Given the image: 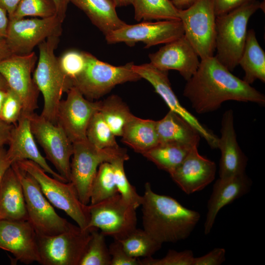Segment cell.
I'll list each match as a JSON object with an SVG mask.
<instances>
[{
    "label": "cell",
    "mask_w": 265,
    "mask_h": 265,
    "mask_svg": "<svg viewBox=\"0 0 265 265\" xmlns=\"http://www.w3.org/2000/svg\"><path fill=\"white\" fill-rule=\"evenodd\" d=\"M179 15L184 35L200 59L213 56L216 16L212 0H196L188 8L179 10Z\"/></svg>",
    "instance_id": "obj_9"
},
{
    "label": "cell",
    "mask_w": 265,
    "mask_h": 265,
    "mask_svg": "<svg viewBox=\"0 0 265 265\" xmlns=\"http://www.w3.org/2000/svg\"><path fill=\"white\" fill-rule=\"evenodd\" d=\"M28 116L32 132L43 148L46 158L54 165L57 173L70 182L73 143L58 124L35 112Z\"/></svg>",
    "instance_id": "obj_12"
},
{
    "label": "cell",
    "mask_w": 265,
    "mask_h": 265,
    "mask_svg": "<svg viewBox=\"0 0 265 265\" xmlns=\"http://www.w3.org/2000/svg\"><path fill=\"white\" fill-rule=\"evenodd\" d=\"M151 63L157 68L178 71L188 80L197 71L200 61L196 51L185 35L165 44L155 53L149 54Z\"/></svg>",
    "instance_id": "obj_19"
},
{
    "label": "cell",
    "mask_w": 265,
    "mask_h": 265,
    "mask_svg": "<svg viewBox=\"0 0 265 265\" xmlns=\"http://www.w3.org/2000/svg\"><path fill=\"white\" fill-rule=\"evenodd\" d=\"M12 163L6 155V150L3 147L0 148V186L3 175Z\"/></svg>",
    "instance_id": "obj_46"
},
{
    "label": "cell",
    "mask_w": 265,
    "mask_h": 265,
    "mask_svg": "<svg viewBox=\"0 0 265 265\" xmlns=\"http://www.w3.org/2000/svg\"><path fill=\"white\" fill-rule=\"evenodd\" d=\"M11 166L22 185L27 213V220L37 236H54L76 225L61 217L42 192L36 180L16 163Z\"/></svg>",
    "instance_id": "obj_8"
},
{
    "label": "cell",
    "mask_w": 265,
    "mask_h": 265,
    "mask_svg": "<svg viewBox=\"0 0 265 265\" xmlns=\"http://www.w3.org/2000/svg\"><path fill=\"white\" fill-rule=\"evenodd\" d=\"M184 35L180 20H161L147 22L134 25L126 24L121 28L105 36L109 44L124 43L129 46L142 42L145 48L166 44Z\"/></svg>",
    "instance_id": "obj_15"
},
{
    "label": "cell",
    "mask_w": 265,
    "mask_h": 265,
    "mask_svg": "<svg viewBox=\"0 0 265 265\" xmlns=\"http://www.w3.org/2000/svg\"><path fill=\"white\" fill-rule=\"evenodd\" d=\"M90 228L78 226L54 236H37L39 255L42 265H79L91 237Z\"/></svg>",
    "instance_id": "obj_11"
},
{
    "label": "cell",
    "mask_w": 265,
    "mask_h": 265,
    "mask_svg": "<svg viewBox=\"0 0 265 265\" xmlns=\"http://www.w3.org/2000/svg\"><path fill=\"white\" fill-rule=\"evenodd\" d=\"M0 249L26 265L39 261L37 236L28 220H0Z\"/></svg>",
    "instance_id": "obj_18"
},
{
    "label": "cell",
    "mask_w": 265,
    "mask_h": 265,
    "mask_svg": "<svg viewBox=\"0 0 265 265\" xmlns=\"http://www.w3.org/2000/svg\"><path fill=\"white\" fill-rule=\"evenodd\" d=\"M99 111L116 136H122L125 126L133 116L129 106L116 95L101 101Z\"/></svg>",
    "instance_id": "obj_31"
},
{
    "label": "cell",
    "mask_w": 265,
    "mask_h": 265,
    "mask_svg": "<svg viewBox=\"0 0 265 265\" xmlns=\"http://www.w3.org/2000/svg\"><path fill=\"white\" fill-rule=\"evenodd\" d=\"M110 265H141L140 260L129 255L119 240L114 239L109 247Z\"/></svg>",
    "instance_id": "obj_41"
},
{
    "label": "cell",
    "mask_w": 265,
    "mask_h": 265,
    "mask_svg": "<svg viewBox=\"0 0 265 265\" xmlns=\"http://www.w3.org/2000/svg\"><path fill=\"white\" fill-rule=\"evenodd\" d=\"M29 114L22 113L16 126H13L6 150L7 156L12 163L28 159L38 164L46 173L60 181L68 182L48 164L41 154L32 132Z\"/></svg>",
    "instance_id": "obj_21"
},
{
    "label": "cell",
    "mask_w": 265,
    "mask_h": 265,
    "mask_svg": "<svg viewBox=\"0 0 265 265\" xmlns=\"http://www.w3.org/2000/svg\"><path fill=\"white\" fill-rule=\"evenodd\" d=\"M86 139L95 147L104 149L118 147L115 135L104 120L99 111L96 112L88 124Z\"/></svg>",
    "instance_id": "obj_34"
},
{
    "label": "cell",
    "mask_w": 265,
    "mask_h": 265,
    "mask_svg": "<svg viewBox=\"0 0 265 265\" xmlns=\"http://www.w3.org/2000/svg\"><path fill=\"white\" fill-rule=\"evenodd\" d=\"M116 7L126 6L132 4L133 0H112Z\"/></svg>",
    "instance_id": "obj_51"
},
{
    "label": "cell",
    "mask_w": 265,
    "mask_h": 265,
    "mask_svg": "<svg viewBox=\"0 0 265 265\" xmlns=\"http://www.w3.org/2000/svg\"><path fill=\"white\" fill-rule=\"evenodd\" d=\"M251 186L252 181L245 173L228 178H219L216 181L207 204L204 223L205 235L211 231L220 210L247 193Z\"/></svg>",
    "instance_id": "obj_23"
},
{
    "label": "cell",
    "mask_w": 265,
    "mask_h": 265,
    "mask_svg": "<svg viewBox=\"0 0 265 265\" xmlns=\"http://www.w3.org/2000/svg\"><path fill=\"white\" fill-rule=\"evenodd\" d=\"M82 10L106 36L127 24L121 20L116 11L112 0H70Z\"/></svg>",
    "instance_id": "obj_26"
},
{
    "label": "cell",
    "mask_w": 265,
    "mask_h": 265,
    "mask_svg": "<svg viewBox=\"0 0 265 265\" xmlns=\"http://www.w3.org/2000/svg\"><path fill=\"white\" fill-rule=\"evenodd\" d=\"M220 132L221 136L218 138L217 143V148L221 152L219 178H228L245 173L248 159L237 141L232 109L224 113Z\"/></svg>",
    "instance_id": "obj_22"
},
{
    "label": "cell",
    "mask_w": 265,
    "mask_h": 265,
    "mask_svg": "<svg viewBox=\"0 0 265 265\" xmlns=\"http://www.w3.org/2000/svg\"><path fill=\"white\" fill-rule=\"evenodd\" d=\"M13 127L12 124L7 123L0 119V148L8 143Z\"/></svg>",
    "instance_id": "obj_44"
},
{
    "label": "cell",
    "mask_w": 265,
    "mask_h": 265,
    "mask_svg": "<svg viewBox=\"0 0 265 265\" xmlns=\"http://www.w3.org/2000/svg\"><path fill=\"white\" fill-rule=\"evenodd\" d=\"M54 4L56 16L61 22H63L66 14V11L70 0H50Z\"/></svg>",
    "instance_id": "obj_45"
},
{
    "label": "cell",
    "mask_w": 265,
    "mask_h": 265,
    "mask_svg": "<svg viewBox=\"0 0 265 265\" xmlns=\"http://www.w3.org/2000/svg\"><path fill=\"white\" fill-rule=\"evenodd\" d=\"M12 54L5 39L0 38V60L6 58Z\"/></svg>",
    "instance_id": "obj_49"
},
{
    "label": "cell",
    "mask_w": 265,
    "mask_h": 265,
    "mask_svg": "<svg viewBox=\"0 0 265 265\" xmlns=\"http://www.w3.org/2000/svg\"><path fill=\"white\" fill-rule=\"evenodd\" d=\"M58 59L61 70L71 81L83 70L86 64L85 52L69 50Z\"/></svg>",
    "instance_id": "obj_38"
},
{
    "label": "cell",
    "mask_w": 265,
    "mask_h": 265,
    "mask_svg": "<svg viewBox=\"0 0 265 265\" xmlns=\"http://www.w3.org/2000/svg\"><path fill=\"white\" fill-rule=\"evenodd\" d=\"M192 147L175 143H159L142 155L170 175L181 164Z\"/></svg>",
    "instance_id": "obj_29"
},
{
    "label": "cell",
    "mask_w": 265,
    "mask_h": 265,
    "mask_svg": "<svg viewBox=\"0 0 265 265\" xmlns=\"http://www.w3.org/2000/svg\"><path fill=\"white\" fill-rule=\"evenodd\" d=\"M179 10L185 9L191 5L196 0H170Z\"/></svg>",
    "instance_id": "obj_50"
},
{
    "label": "cell",
    "mask_w": 265,
    "mask_h": 265,
    "mask_svg": "<svg viewBox=\"0 0 265 265\" xmlns=\"http://www.w3.org/2000/svg\"><path fill=\"white\" fill-rule=\"evenodd\" d=\"M193 147L181 164L170 174L173 181L187 194L200 191L214 179L216 166Z\"/></svg>",
    "instance_id": "obj_20"
},
{
    "label": "cell",
    "mask_w": 265,
    "mask_h": 265,
    "mask_svg": "<svg viewBox=\"0 0 265 265\" xmlns=\"http://www.w3.org/2000/svg\"><path fill=\"white\" fill-rule=\"evenodd\" d=\"M136 21L180 20L178 9L170 0H133Z\"/></svg>",
    "instance_id": "obj_30"
},
{
    "label": "cell",
    "mask_w": 265,
    "mask_h": 265,
    "mask_svg": "<svg viewBox=\"0 0 265 265\" xmlns=\"http://www.w3.org/2000/svg\"><path fill=\"white\" fill-rule=\"evenodd\" d=\"M38 57L35 52L24 55L12 54L0 60V73L9 88L20 97L22 113L30 114L38 108L39 91L35 84L32 73Z\"/></svg>",
    "instance_id": "obj_14"
},
{
    "label": "cell",
    "mask_w": 265,
    "mask_h": 265,
    "mask_svg": "<svg viewBox=\"0 0 265 265\" xmlns=\"http://www.w3.org/2000/svg\"><path fill=\"white\" fill-rule=\"evenodd\" d=\"M156 121L133 116L125 126L122 141L142 155L159 144Z\"/></svg>",
    "instance_id": "obj_27"
},
{
    "label": "cell",
    "mask_w": 265,
    "mask_h": 265,
    "mask_svg": "<svg viewBox=\"0 0 265 265\" xmlns=\"http://www.w3.org/2000/svg\"><path fill=\"white\" fill-rule=\"evenodd\" d=\"M238 65L245 73L243 80L248 84L251 85L257 80L265 82V53L260 46L253 29L247 31Z\"/></svg>",
    "instance_id": "obj_28"
},
{
    "label": "cell",
    "mask_w": 265,
    "mask_h": 265,
    "mask_svg": "<svg viewBox=\"0 0 265 265\" xmlns=\"http://www.w3.org/2000/svg\"><path fill=\"white\" fill-rule=\"evenodd\" d=\"M7 90L0 89V116Z\"/></svg>",
    "instance_id": "obj_53"
},
{
    "label": "cell",
    "mask_w": 265,
    "mask_h": 265,
    "mask_svg": "<svg viewBox=\"0 0 265 265\" xmlns=\"http://www.w3.org/2000/svg\"><path fill=\"white\" fill-rule=\"evenodd\" d=\"M141 206L143 230L161 244L186 238L201 216L175 199L156 193L149 182L145 184Z\"/></svg>",
    "instance_id": "obj_2"
},
{
    "label": "cell",
    "mask_w": 265,
    "mask_h": 265,
    "mask_svg": "<svg viewBox=\"0 0 265 265\" xmlns=\"http://www.w3.org/2000/svg\"><path fill=\"white\" fill-rule=\"evenodd\" d=\"M105 236L97 228H92L91 237L79 265H110L111 256Z\"/></svg>",
    "instance_id": "obj_35"
},
{
    "label": "cell",
    "mask_w": 265,
    "mask_h": 265,
    "mask_svg": "<svg viewBox=\"0 0 265 265\" xmlns=\"http://www.w3.org/2000/svg\"><path fill=\"white\" fill-rule=\"evenodd\" d=\"M27 219L23 186L11 165L5 172L0 186V220Z\"/></svg>",
    "instance_id": "obj_24"
},
{
    "label": "cell",
    "mask_w": 265,
    "mask_h": 265,
    "mask_svg": "<svg viewBox=\"0 0 265 265\" xmlns=\"http://www.w3.org/2000/svg\"><path fill=\"white\" fill-rule=\"evenodd\" d=\"M118 193L114 173L111 163L109 162L102 163L98 168L91 185L90 204L99 203Z\"/></svg>",
    "instance_id": "obj_32"
},
{
    "label": "cell",
    "mask_w": 265,
    "mask_h": 265,
    "mask_svg": "<svg viewBox=\"0 0 265 265\" xmlns=\"http://www.w3.org/2000/svg\"><path fill=\"white\" fill-rule=\"evenodd\" d=\"M66 93V99L61 100L58 106L56 124L73 143L86 140L88 124L93 114L99 111L101 101L88 100L74 87Z\"/></svg>",
    "instance_id": "obj_16"
},
{
    "label": "cell",
    "mask_w": 265,
    "mask_h": 265,
    "mask_svg": "<svg viewBox=\"0 0 265 265\" xmlns=\"http://www.w3.org/2000/svg\"><path fill=\"white\" fill-rule=\"evenodd\" d=\"M194 259L190 250L182 251L169 250L166 255L161 259L151 257L140 260L141 265H193Z\"/></svg>",
    "instance_id": "obj_39"
},
{
    "label": "cell",
    "mask_w": 265,
    "mask_h": 265,
    "mask_svg": "<svg viewBox=\"0 0 265 265\" xmlns=\"http://www.w3.org/2000/svg\"><path fill=\"white\" fill-rule=\"evenodd\" d=\"M9 22L7 11L0 6V38H5Z\"/></svg>",
    "instance_id": "obj_47"
},
{
    "label": "cell",
    "mask_w": 265,
    "mask_h": 265,
    "mask_svg": "<svg viewBox=\"0 0 265 265\" xmlns=\"http://www.w3.org/2000/svg\"><path fill=\"white\" fill-rule=\"evenodd\" d=\"M226 250L223 248H215L202 256L194 257L193 265H220L225 261Z\"/></svg>",
    "instance_id": "obj_42"
},
{
    "label": "cell",
    "mask_w": 265,
    "mask_h": 265,
    "mask_svg": "<svg viewBox=\"0 0 265 265\" xmlns=\"http://www.w3.org/2000/svg\"><path fill=\"white\" fill-rule=\"evenodd\" d=\"M70 163V182L75 186L80 201L89 205L91 187L99 165L104 162L129 156L127 150L119 146L104 149L98 148L87 139L75 142Z\"/></svg>",
    "instance_id": "obj_6"
},
{
    "label": "cell",
    "mask_w": 265,
    "mask_h": 265,
    "mask_svg": "<svg viewBox=\"0 0 265 265\" xmlns=\"http://www.w3.org/2000/svg\"><path fill=\"white\" fill-rule=\"evenodd\" d=\"M21 0H0V6L7 12L9 18L14 12Z\"/></svg>",
    "instance_id": "obj_48"
},
{
    "label": "cell",
    "mask_w": 265,
    "mask_h": 265,
    "mask_svg": "<svg viewBox=\"0 0 265 265\" xmlns=\"http://www.w3.org/2000/svg\"><path fill=\"white\" fill-rule=\"evenodd\" d=\"M85 66L71 82L72 87L88 100L99 99L117 85L141 79L132 70V62L116 66L99 60L89 53L85 52Z\"/></svg>",
    "instance_id": "obj_5"
},
{
    "label": "cell",
    "mask_w": 265,
    "mask_h": 265,
    "mask_svg": "<svg viewBox=\"0 0 265 265\" xmlns=\"http://www.w3.org/2000/svg\"><path fill=\"white\" fill-rule=\"evenodd\" d=\"M62 23L56 15L9 19L5 39L12 54H27L49 37L60 36Z\"/></svg>",
    "instance_id": "obj_13"
},
{
    "label": "cell",
    "mask_w": 265,
    "mask_h": 265,
    "mask_svg": "<svg viewBox=\"0 0 265 265\" xmlns=\"http://www.w3.org/2000/svg\"><path fill=\"white\" fill-rule=\"evenodd\" d=\"M8 88H9L6 81L0 73V89L7 90Z\"/></svg>",
    "instance_id": "obj_52"
},
{
    "label": "cell",
    "mask_w": 265,
    "mask_h": 265,
    "mask_svg": "<svg viewBox=\"0 0 265 265\" xmlns=\"http://www.w3.org/2000/svg\"><path fill=\"white\" fill-rule=\"evenodd\" d=\"M59 37H50L38 45L39 56L33 75V80L44 99L40 115L55 124L62 95L72 87L71 80L63 72L54 54Z\"/></svg>",
    "instance_id": "obj_3"
},
{
    "label": "cell",
    "mask_w": 265,
    "mask_h": 265,
    "mask_svg": "<svg viewBox=\"0 0 265 265\" xmlns=\"http://www.w3.org/2000/svg\"><path fill=\"white\" fill-rule=\"evenodd\" d=\"M159 143H175L190 147L198 146L199 132L183 118L169 111L161 119L156 121Z\"/></svg>",
    "instance_id": "obj_25"
},
{
    "label": "cell",
    "mask_w": 265,
    "mask_h": 265,
    "mask_svg": "<svg viewBox=\"0 0 265 265\" xmlns=\"http://www.w3.org/2000/svg\"><path fill=\"white\" fill-rule=\"evenodd\" d=\"M258 0H212L216 16L225 14L246 3Z\"/></svg>",
    "instance_id": "obj_43"
},
{
    "label": "cell",
    "mask_w": 265,
    "mask_h": 265,
    "mask_svg": "<svg viewBox=\"0 0 265 265\" xmlns=\"http://www.w3.org/2000/svg\"><path fill=\"white\" fill-rule=\"evenodd\" d=\"M89 221L86 229L97 228L114 239L124 238L135 230L136 210L118 193L103 201L88 205Z\"/></svg>",
    "instance_id": "obj_10"
},
{
    "label": "cell",
    "mask_w": 265,
    "mask_h": 265,
    "mask_svg": "<svg viewBox=\"0 0 265 265\" xmlns=\"http://www.w3.org/2000/svg\"><path fill=\"white\" fill-rule=\"evenodd\" d=\"M127 160L124 158H119L112 160L116 187L119 194L123 199L136 209L141 206L142 196L139 195L135 188L128 180L124 167V163Z\"/></svg>",
    "instance_id": "obj_36"
},
{
    "label": "cell",
    "mask_w": 265,
    "mask_h": 265,
    "mask_svg": "<svg viewBox=\"0 0 265 265\" xmlns=\"http://www.w3.org/2000/svg\"><path fill=\"white\" fill-rule=\"evenodd\" d=\"M15 163L36 180L53 206L64 211L81 229L86 230L90 218L88 205L80 201L71 182H64L49 176L31 160L25 159Z\"/></svg>",
    "instance_id": "obj_7"
},
{
    "label": "cell",
    "mask_w": 265,
    "mask_h": 265,
    "mask_svg": "<svg viewBox=\"0 0 265 265\" xmlns=\"http://www.w3.org/2000/svg\"><path fill=\"white\" fill-rule=\"evenodd\" d=\"M56 14L53 3L50 0H21L13 15L9 19L26 17L48 18Z\"/></svg>",
    "instance_id": "obj_37"
},
{
    "label": "cell",
    "mask_w": 265,
    "mask_h": 265,
    "mask_svg": "<svg viewBox=\"0 0 265 265\" xmlns=\"http://www.w3.org/2000/svg\"><path fill=\"white\" fill-rule=\"evenodd\" d=\"M183 95L198 114L215 111L230 100L265 104L263 93L234 75L214 56L200 60L197 71L187 80Z\"/></svg>",
    "instance_id": "obj_1"
},
{
    "label": "cell",
    "mask_w": 265,
    "mask_h": 265,
    "mask_svg": "<svg viewBox=\"0 0 265 265\" xmlns=\"http://www.w3.org/2000/svg\"><path fill=\"white\" fill-rule=\"evenodd\" d=\"M118 240L127 254L135 258L151 257L160 249L162 245L143 229L137 228L124 238Z\"/></svg>",
    "instance_id": "obj_33"
},
{
    "label": "cell",
    "mask_w": 265,
    "mask_h": 265,
    "mask_svg": "<svg viewBox=\"0 0 265 265\" xmlns=\"http://www.w3.org/2000/svg\"><path fill=\"white\" fill-rule=\"evenodd\" d=\"M259 9H263V3L255 0L216 17L215 56L231 72L238 65L242 53L249 20Z\"/></svg>",
    "instance_id": "obj_4"
},
{
    "label": "cell",
    "mask_w": 265,
    "mask_h": 265,
    "mask_svg": "<svg viewBox=\"0 0 265 265\" xmlns=\"http://www.w3.org/2000/svg\"><path fill=\"white\" fill-rule=\"evenodd\" d=\"M23 111V105L19 96L8 88L3 104L0 118L12 124L18 122Z\"/></svg>",
    "instance_id": "obj_40"
},
{
    "label": "cell",
    "mask_w": 265,
    "mask_h": 265,
    "mask_svg": "<svg viewBox=\"0 0 265 265\" xmlns=\"http://www.w3.org/2000/svg\"><path fill=\"white\" fill-rule=\"evenodd\" d=\"M132 70L141 79H144L153 86L164 100L170 110L178 114L189 123L207 141L212 149L217 148L218 137L205 128L199 120L180 103L174 92L168 78V71L159 70L151 63L133 64Z\"/></svg>",
    "instance_id": "obj_17"
}]
</instances>
